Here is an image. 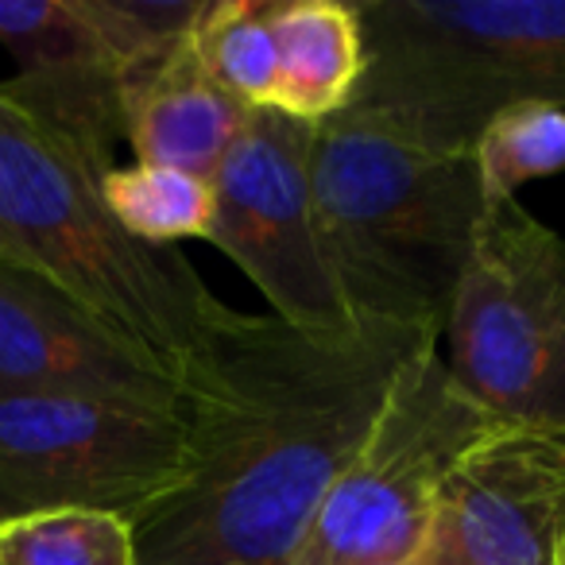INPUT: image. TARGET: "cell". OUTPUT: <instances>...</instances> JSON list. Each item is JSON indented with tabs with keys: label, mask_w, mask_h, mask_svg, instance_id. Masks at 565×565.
Segmentation results:
<instances>
[{
	"label": "cell",
	"mask_w": 565,
	"mask_h": 565,
	"mask_svg": "<svg viewBox=\"0 0 565 565\" xmlns=\"http://www.w3.org/2000/svg\"><path fill=\"white\" fill-rule=\"evenodd\" d=\"M438 341L392 322L310 333L236 315L182 392L190 469L132 523L136 565H291L395 380Z\"/></svg>",
	"instance_id": "1"
},
{
	"label": "cell",
	"mask_w": 565,
	"mask_h": 565,
	"mask_svg": "<svg viewBox=\"0 0 565 565\" xmlns=\"http://www.w3.org/2000/svg\"><path fill=\"white\" fill-rule=\"evenodd\" d=\"M105 174L71 136L0 94V264L51 282L186 392L236 310L179 248L117 225Z\"/></svg>",
	"instance_id": "2"
},
{
	"label": "cell",
	"mask_w": 565,
	"mask_h": 565,
	"mask_svg": "<svg viewBox=\"0 0 565 565\" xmlns=\"http://www.w3.org/2000/svg\"><path fill=\"white\" fill-rule=\"evenodd\" d=\"M310 194L349 315L446 330L484 213L472 156H430L338 113L315 128Z\"/></svg>",
	"instance_id": "3"
},
{
	"label": "cell",
	"mask_w": 565,
	"mask_h": 565,
	"mask_svg": "<svg viewBox=\"0 0 565 565\" xmlns=\"http://www.w3.org/2000/svg\"><path fill=\"white\" fill-rule=\"evenodd\" d=\"M364 78L349 117L430 156H472L511 105L565 109V0H353Z\"/></svg>",
	"instance_id": "4"
},
{
	"label": "cell",
	"mask_w": 565,
	"mask_h": 565,
	"mask_svg": "<svg viewBox=\"0 0 565 565\" xmlns=\"http://www.w3.org/2000/svg\"><path fill=\"white\" fill-rule=\"evenodd\" d=\"M441 345L500 426L565 434V236L519 198L484 202Z\"/></svg>",
	"instance_id": "5"
},
{
	"label": "cell",
	"mask_w": 565,
	"mask_h": 565,
	"mask_svg": "<svg viewBox=\"0 0 565 565\" xmlns=\"http://www.w3.org/2000/svg\"><path fill=\"white\" fill-rule=\"evenodd\" d=\"M495 426L449 376L441 341L426 345L326 492L291 565H403L426 554L441 484Z\"/></svg>",
	"instance_id": "6"
},
{
	"label": "cell",
	"mask_w": 565,
	"mask_h": 565,
	"mask_svg": "<svg viewBox=\"0 0 565 565\" xmlns=\"http://www.w3.org/2000/svg\"><path fill=\"white\" fill-rule=\"evenodd\" d=\"M186 469V407L97 395L0 399V526L47 511H105L136 523Z\"/></svg>",
	"instance_id": "7"
},
{
	"label": "cell",
	"mask_w": 565,
	"mask_h": 565,
	"mask_svg": "<svg viewBox=\"0 0 565 565\" xmlns=\"http://www.w3.org/2000/svg\"><path fill=\"white\" fill-rule=\"evenodd\" d=\"M310 120L248 109L241 136L213 171L205 241L252 279L275 318L295 330L338 333L356 326L318 233L310 194Z\"/></svg>",
	"instance_id": "8"
},
{
	"label": "cell",
	"mask_w": 565,
	"mask_h": 565,
	"mask_svg": "<svg viewBox=\"0 0 565 565\" xmlns=\"http://www.w3.org/2000/svg\"><path fill=\"white\" fill-rule=\"evenodd\" d=\"M565 546V434L495 426L446 477L434 565H557Z\"/></svg>",
	"instance_id": "9"
},
{
	"label": "cell",
	"mask_w": 565,
	"mask_h": 565,
	"mask_svg": "<svg viewBox=\"0 0 565 565\" xmlns=\"http://www.w3.org/2000/svg\"><path fill=\"white\" fill-rule=\"evenodd\" d=\"M97 395L186 407L182 392L51 282L0 264V399Z\"/></svg>",
	"instance_id": "10"
},
{
	"label": "cell",
	"mask_w": 565,
	"mask_h": 565,
	"mask_svg": "<svg viewBox=\"0 0 565 565\" xmlns=\"http://www.w3.org/2000/svg\"><path fill=\"white\" fill-rule=\"evenodd\" d=\"M0 47L17 58V78L0 82V94L113 171L125 140V74L82 0H0Z\"/></svg>",
	"instance_id": "11"
},
{
	"label": "cell",
	"mask_w": 565,
	"mask_h": 565,
	"mask_svg": "<svg viewBox=\"0 0 565 565\" xmlns=\"http://www.w3.org/2000/svg\"><path fill=\"white\" fill-rule=\"evenodd\" d=\"M244 117L248 105L210 78L190 35L125 86V143L136 163L174 167L205 182L241 136Z\"/></svg>",
	"instance_id": "12"
},
{
	"label": "cell",
	"mask_w": 565,
	"mask_h": 565,
	"mask_svg": "<svg viewBox=\"0 0 565 565\" xmlns=\"http://www.w3.org/2000/svg\"><path fill=\"white\" fill-rule=\"evenodd\" d=\"M271 35L279 58L275 109L310 125L345 113L364 78V40L353 4L271 0Z\"/></svg>",
	"instance_id": "13"
},
{
	"label": "cell",
	"mask_w": 565,
	"mask_h": 565,
	"mask_svg": "<svg viewBox=\"0 0 565 565\" xmlns=\"http://www.w3.org/2000/svg\"><path fill=\"white\" fill-rule=\"evenodd\" d=\"M194 51L210 78L248 109H275L279 58L271 35V0H205Z\"/></svg>",
	"instance_id": "14"
},
{
	"label": "cell",
	"mask_w": 565,
	"mask_h": 565,
	"mask_svg": "<svg viewBox=\"0 0 565 565\" xmlns=\"http://www.w3.org/2000/svg\"><path fill=\"white\" fill-rule=\"evenodd\" d=\"M102 198L128 236L156 248H171L186 236L205 241L213 221L210 182L174 167H113L102 179Z\"/></svg>",
	"instance_id": "15"
},
{
	"label": "cell",
	"mask_w": 565,
	"mask_h": 565,
	"mask_svg": "<svg viewBox=\"0 0 565 565\" xmlns=\"http://www.w3.org/2000/svg\"><path fill=\"white\" fill-rule=\"evenodd\" d=\"M484 202L515 198L531 179L565 171V109L562 105H511L495 113L472 148Z\"/></svg>",
	"instance_id": "16"
},
{
	"label": "cell",
	"mask_w": 565,
	"mask_h": 565,
	"mask_svg": "<svg viewBox=\"0 0 565 565\" xmlns=\"http://www.w3.org/2000/svg\"><path fill=\"white\" fill-rule=\"evenodd\" d=\"M4 565H136L132 523L105 511H47L0 526Z\"/></svg>",
	"instance_id": "17"
},
{
	"label": "cell",
	"mask_w": 565,
	"mask_h": 565,
	"mask_svg": "<svg viewBox=\"0 0 565 565\" xmlns=\"http://www.w3.org/2000/svg\"><path fill=\"white\" fill-rule=\"evenodd\" d=\"M205 0H82L109 55L128 78L163 63L202 17Z\"/></svg>",
	"instance_id": "18"
},
{
	"label": "cell",
	"mask_w": 565,
	"mask_h": 565,
	"mask_svg": "<svg viewBox=\"0 0 565 565\" xmlns=\"http://www.w3.org/2000/svg\"><path fill=\"white\" fill-rule=\"evenodd\" d=\"M403 565H434V562L426 554H418V557H411V562H403Z\"/></svg>",
	"instance_id": "19"
},
{
	"label": "cell",
	"mask_w": 565,
	"mask_h": 565,
	"mask_svg": "<svg viewBox=\"0 0 565 565\" xmlns=\"http://www.w3.org/2000/svg\"><path fill=\"white\" fill-rule=\"evenodd\" d=\"M557 565H565V546H562V557H557Z\"/></svg>",
	"instance_id": "20"
},
{
	"label": "cell",
	"mask_w": 565,
	"mask_h": 565,
	"mask_svg": "<svg viewBox=\"0 0 565 565\" xmlns=\"http://www.w3.org/2000/svg\"><path fill=\"white\" fill-rule=\"evenodd\" d=\"M0 565H4V562H0Z\"/></svg>",
	"instance_id": "21"
}]
</instances>
